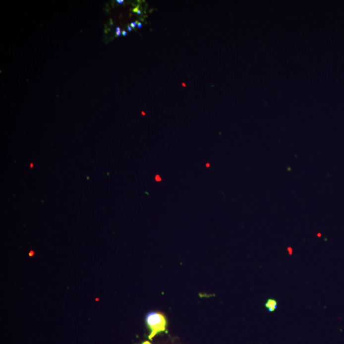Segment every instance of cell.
<instances>
[{
	"instance_id": "obj_1",
	"label": "cell",
	"mask_w": 344,
	"mask_h": 344,
	"mask_svg": "<svg viewBox=\"0 0 344 344\" xmlns=\"http://www.w3.org/2000/svg\"><path fill=\"white\" fill-rule=\"evenodd\" d=\"M146 323L150 330L149 339H153L156 335L166 331L167 320L166 317L162 312L151 311L146 316Z\"/></svg>"
},
{
	"instance_id": "obj_2",
	"label": "cell",
	"mask_w": 344,
	"mask_h": 344,
	"mask_svg": "<svg viewBox=\"0 0 344 344\" xmlns=\"http://www.w3.org/2000/svg\"><path fill=\"white\" fill-rule=\"evenodd\" d=\"M265 307L267 308L269 312H273L278 308V302L274 299H269L267 303H265Z\"/></svg>"
},
{
	"instance_id": "obj_3",
	"label": "cell",
	"mask_w": 344,
	"mask_h": 344,
	"mask_svg": "<svg viewBox=\"0 0 344 344\" xmlns=\"http://www.w3.org/2000/svg\"><path fill=\"white\" fill-rule=\"evenodd\" d=\"M121 35V32H120V28L119 27H117V28H116V36L117 37H119V36H120Z\"/></svg>"
},
{
	"instance_id": "obj_4",
	"label": "cell",
	"mask_w": 344,
	"mask_h": 344,
	"mask_svg": "<svg viewBox=\"0 0 344 344\" xmlns=\"http://www.w3.org/2000/svg\"><path fill=\"white\" fill-rule=\"evenodd\" d=\"M137 23H138V22H133L132 23H131L130 26L132 28H135L136 26H137Z\"/></svg>"
},
{
	"instance_id": "obj_5",
	"label": "cell",
	"mask_w": 344,
	"mask_h": 344,
	"mask_svg": "<svg viewBox=\"0 0 344 344\" xmlns=\"http://www.w3.org/2000/svg\"><path fill=\"white\" fill-rule=\"evenodd\" d=\"M138 28H141L142 27V24L141 22H138Z\"/></svg>"
},
{
	"instance_id": "obj_6",
	"label": "cell",
	"mask_w": 344,
	"mask_h": 344,
	"mask_svg": "<svg viewBox=\"0 0 344 344\" xmlns=\"http://www.w3.org/2000/svg\"><path fill=\"white\" fill-rule=\"evenodd\" d=\"M122 35H123V36H126V35H127V32H126V31H124V30L122 31Z\"/></svg>"
},
{
	"instance_id": "obj_7",
	"label": "cell",
	"mask_w": 344,
	"mask_h": 344,
	"mask_svg": "<svg viewBox=\"0 0 344 344\" xmlns=\"http://www.w3.org/2000/svg\"><path fill=\"white\" fill-rule=\"evenodd\" d=\"M117 3L122 4V3H123L124 1L123 0H117Z\"/></svg>"
},
{
	"instance_id": "obj_8",
	"label": "cell",
	"mask_w": 344,
	"mask_h": 344,
	"mask_svg": "<svg viewBox=\"0 0 344 344\" xmlns=\"http://www.w3.org/2000/svg\"><path fill=\"white\" fill-rule=\"evenodd\" d=\"M138 11V6H137V8L134 9V10H133V12H137Z\"/></svg>"
},
{
	"instance_id": "obj_9",
	"label": "cell",
	"mask_w": 344,
	"mask_h": 344,
	"mask_svg": "<svg viewBox=\"0 0 344 344\" xmlns=\"http://www.w3.org/2000/svg\"><path fill=\"white\" fill-rule=\"evenodd\" d=\"M128 31H131V30H132V28H131V26H128Z\"/></svg>"
},
{
	"instance_id": "obj_10",
	"label": "cell",
	"mask_w": 344,
	"mask_h": 344,
	"mask_svg": "<svg viewBox=\"0 0 344 344\" xmlns=\"http://www.w3.org/2000/svg\"><path fill=\"white\" fill-rule=\"evenodd\" d=\"M137 13H138V15H140L142 13L141 11H140V10H138Z\"/></svg>"
},
{
	"instance_id": "obj_11",
	"label": "cell",
	"mask_w": 344,
	"mask_h": 344,
	"mask_svg": "<svg viewBox=\"0 0 344 344\" xmlns=\"http://www.w3.org/2000/svg\"><path fill=\"white\" fill-rule=\"evenodd\" d=\"M182 85H183V86H184V87H185V84L183 83V84H182Z\"/></svg>"
}]
</instances>
